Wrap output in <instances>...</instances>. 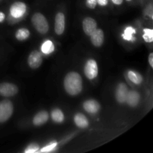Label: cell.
<instances>
[{"instance_id": "cb8c5ba5", "label": "cell", "mask_w": 153, "mask_h": 153, "mask_svg": "<svg viewBox=\"0 0 153 153\" xmlns=\"http://www.w3.org/2000/svg\"><path fill=\"white\" fill-rule=\"evenodd\" d=\"M87 7L91 9H94L97 5V0H86Z\"/></svg>"}, {"instance_id": "484cf974", "label": "cell", "mask_w": 153, "mask_h": 153, "mask_svg": "<svg viewBox=\"0 0 153 153\" xmlns=\"http://www.w3.org/2000/svg\"><path fill=\"white\" fill-rule=\"evenodd\" d=\"M149 63L150 67H153V53H150L149 55Z\"/></svg>"}, {"instance_id": "30bf717a", "label": "cell", "mask_w": 153, "mask_h": 153, "mask_svg": "<svg viewBox=\"0 0 153 153\" xmlns=\"http://www.w3.org/2000/svg\"><path fill=\"white\" fill-rule=\"evenodd\" d=\"M128 92V88H127L126 85L125 83H120L118 85L116 91V99L118 102H126Z\"/></svg>"}, {"instance_id": "f1b7e54d", "label": "cell", "mask_w": 153, "mask_h": 153, "mask_svg": "<svg viewBox=\"0 0 153 153\" xmlns=\"http://www.w3.org/2000/svg\"><path fill=\"white\" fill-rule=\"evenodd\" d=\"M127 1H132V0H126Z\"/></svg>"}, {"instance_id": "5b68a950", "label": "cell", "mask_w": 153, "mask_h": 153, "mask_svg": "<svg viewBox=\"0 0 153 153\" xmlns=\"http://www.w3.org/2000/svg\"><path fill=\"white\" fill-rule=\"evenodd\" d=\"M18 93V87L9 82H3L0 84V96L4 97H10Z\"/></svg>"}, {"instance_id": "9c48e42d", "label": "cell", "mask_w": 153, "mask_h": 153, "mask_svg": "<svg viewBox=\"0 0 153 153\" xmlns=\"http://www.w3.org/2000/svg\"><path fill=\"white\" fill-rule=\"evenodd\" d=\"M65 28V16L63 13L59 12L55 16V31L57 34L61 35L63 34Z\"/></svg>"}, {"instance_id": "7402d4cb", "label": "cell", "mask_w": 153, "mask_h": 153, "mask_svg": "<svg viewBox=\"0 0 153 153\" xmlns=\"http://www.w3.org/2000/svg\"><path fill=\"white\" fill-rule=\"evenodd\" d=\"M39 149V146L37 144V143H31V144L28 145L27 146V148L25 149V153H33L37 151H38Z\"/></svg>"}, {"instance_id": "e0dca14e", "label": "cell", "mask_w": 153, "mask_h": 153, "mask_svg": "<svg viewBox=\"0 0 153 153\" xmlns=\"http://www.w3.org/2000/svg\"><path fill=\"white\" fill-rule=\"evenodd\" d=\"M51 117L54 122L58 123H62L64 120V115L62 111L58 108H55L54 110H52V113H51Z\"/></svg>"}, {"instance_id": "4316f807", "label": "cell", "mask_w": 153, "mask_h": 153, "mask_svg": "<svg viewBox=\"0 0 153 153\" xmlns=\"http://www.w3.org/2000/svg\"><path fill=\"white\" fill-rule=\"evenodd\" d=\"M111 1L114 3V4L120 5V4H122L123 1V0H111Z\"/></svg>"}, {"instance_id": "8fae6325", "label": "cell", "mask_w": 153, "mask_h": 153, "mask_svg": "<svg viewBox=\"0 0 153 153\" xmlns=\"http://www.w3.org/2000/svg\"><path fill=\"white\" fill-rule=\"evenodd\" d=\"M90 37H91V43L97 47L101 46L104 42V32L102 29L97 28Z\"/></svg>"}, {"instance_id": "277c9868", "label": "cell", "mask_w": 153, "mask_h": 153, "mask_svg": "<svg viewBox=\"0 0 153 153\" xmlns=\"http://www.w3.org/2000/svg\"><path fill=\"white\" fill-rule=\"evenodd\" d=\"M84 72L88 79H94L98 75V66L95 60L89 59L85 65Z\"/></svg>"}, {"instance_id": "7a4b0ae2", "label": "cell", "mask_w": 153, "mask_h": 153, "mask_svg": "<svg viewBox=\"0 0 153 153\" xmlns=\"http://www.w3.org/2000/svg\"><path fill=\"white\" fill-rule=\"evenodd\" d=\"M32 25L40 34H46L49 31V26L44 16L40 13H35L31 17Z\"/></svg>"}, {"instance_id": "3957f363", "label": "cell", "mask_w": 153, "mask_h": 153, "mask_svg": "<svg viewBox=\"0 0 153 153\" xmlns=\"http://www.w3.org/2000/svg\"><path fill=\"white\" fill-rule=\"evenodd\" d=\"M13 112V105L10 100H4L0 102V123L8 120Z\"/></svg>"}, {"instance_id": "9a60e30c", "label": "cell", "mask_w": 153, "mask_h": 153, "mask_svg": "<svg viewBox=\"0 0 153 153\" xmlns=\"http://www.w3.org/2000/svg\"><path fill=\"white\" fill-rule=\"evenodd\" d=\"M74 122L78 127L82 128H87V127L88 126V125H89V122H88V118L86 117L85 115H84L83 114L81 113H79L75 115Z\"/></svg>"}, {"instance_id": "2e32d148", "label": "cell", "mask_w": 153, "mask_h": 153, "mask_svg": "<svg viewBox=\"0 0 153 153\" xmlns=\"http://www.w3.org/2000/svg\"><path fill=\"white\" fill-rule=\"evenodd\" d=\"M128 77L129 80L135 85H140L143 81L141 75L139 74L137 72L134 71V70H129L128 72Z\"/></svg>"}, {"instance_id": "d6986e66", "label": "cell", "mask_w": 153, "mask_h": 153, "mask_svg": "<svg viewBox=\"0 0 153 153\" xmlns=\"http://www.w3.org/2000/svg\"><path fill=\"white\" fill-rule=\"evenodd\" d=\"M42 52L45 54H49L51 52H52L55 49V46H54L53 43L50 40H47V41L44 42L42 46Z\"/></svg>"}, {"instance_id": "ba28073f", "label": "cell", "mask_w": 153, "mask_h": 153, "mask_svg": "<svg viewBox=\"0 0 153 153\" xmlns=\"http://www.w3.org/2000/svg\"><path fill=\"white\" fill-rule=\"evenodd\" d=\"M83 30L88 36H91L94 31L97 28V23L94 19L91 17H86L82 22Z\"/></svg>"}, {"instance_id": "d4e9b609", "label": "cell", "mask_w": 153, "mask_h": 153, "mask_svg": "<svg viewBox=\"0 0 153 153\" xmlns=\"http://www.w3.org/2000/svg\"><path fill=\"white\" fill-rule=\"evenodd\" d=\"M97 4H100V6H105L108 3V0H97Z\"/></svg>"}, {"instance_id": "603a6c76", "label": "cell", "mask_w": 153, "mask_h": 153, "mask_svg": "<svg viewBox=\"0 0 153 153\" xmlns=\"http://www.w3.org/2000/svg\"><path fill=\"white\" fill-rule=\"evenodd\" d=\"M56 145H57L56 142H54V143H50V144L48 145V146H45V147H43V149H42L41 150H40V152H51V151L53 150V149H55V146H56Z\"/></svg>"}, {"instance_id": "ffe728a7", "label": "cell", "mask_w": 153, "mask_h": 153, "mask_svg": "<svg viewBox=\"0 0 153 153\" xmlns=\"http://www.w3.org/2000/svg\"><path fill=\"white\" fill-rule=\"evenodd\" d=\"M144 31V34H143V38L146 42L151 43L153 40V31L152 29H149V28H145L143 30Z\"/></svg>"}, {"instance_id": "44dd1931", "label": "cell", "mask_w": 153, "mask_h": 153, "mask_svg": "<svg viewBox=\"0 0 153 153\" xmlns=\"http://www.w3.org/2000/svg\"><path fill=\"white\" fill-rule=\"evenodd\" d=\"M134 32H135V31H134L131 27H128V28L126 29L125 34H123V37L126 40H130L132 38V34Z\"/></svg>"}, {"instance_id": "4fadbf2b", "label": "cell", "mask_w": 153, "mask_h": 153, "mask_svg": "<svg viewBox=\"0 0 153 153\" xmlns=\"http://www.w3.org/2000/svg\"><path fill=\"white\" fill-rule=\"evenodd\" d=\"M140 94L134 91H130L128 92L126 98V102L131 107H135L140 102Z\"/></svg>"}, {"instance_id": "5bb4252c", "label": "cell", "mask_w": 153, "mask_h": 153, "mask_svg": "<svg viewBox=\"0 0 153 153\" xmlns=\"http://www.w3.org/2000/svg\"><path fill=\"white\" fill-rule=\"evenodd\" d=\"M48 120H49V114L46 111H41L34 117L33 123L34 126H41L47 122Z\"/></svg>"}, {"instance_id": "7c38bea8", "label": "cell", "mask_w": 153, "mask_h": 153, "mask_svg": "<svg viewBox=\"0 0 153 153\" xmlns=\"http://www.w3.org/2000/svg\"><path fill=\"white\" fill-rule=\"evenodd\" d=\"M84 109L90 114H96L100 109V105L97 101L94 100H87L83 104Z\"/></svg>"}, {"instance_id": "83f0119b", "label": "cell", "mask_w": 153, "mask_h": 153, "mask_svg": "<svg viewBox=\"0 0 153 153\" xmlns=\"http://www.w3.org/2000/svg\"><path fill=\"white\" fill-rule=\"evenodd\" d=\"M4 18H5V15H4L2 12H0V22H3Z\"/></svg>"}, {"instance_id": "ac0fdd59", "label": "cell", "mask_w": 153, "mask_h": 153, "mask_svg": "<svg viewBox=\"0 0 153 153\" xmlns=\"http://www.w3.org/2000/svg\"><path fill=\"white\" fill-rule=\"evenodd\" d=\"M30 35L29 30L25 28H21L16 31V34H15V37L18 40H25L27 38H28Z\"/></svg>"}, {"instance_id": "8992f818", "label": "cell", "mask_w": 153, "mask_h": 153, "mask_svg": "<svg viewBox=\"0 0 153 153\" xmlns=\"http://www.w3.org/2000/svg\"><path fill=\"white\" fill-rule=\"evenodd\" d=\"M26 11V4L22 1H16L10 6V13L13 18H19Z\"/></svg>"}, {"instance_id": "6da1fadb", "label": "cell", "mask_w": 153, "mask_h": 153, "mask_svg": "<svg viewBox=\"0 0 153 153\" xmlns=\"http://www.w3.org/2000/svg\"><path fill=\"white\" fill-rule=\"evenodd\" d=\"M64 86L68 94L71 96L78 95L82 91V77L76 72H70L65 76Z\"/></svg>"}, {"instance_id": "52a82bcc", "label": "cell", "mask_w": 153, "mask_h": 153, "mask_svg": "<svg viewBox=\"0 0 153 153\" xmlns=\"http://www.w3.org/2000/svg\"><path fill=\"white\" fill-rule=\"evenodd\" d=\"M43 62V57L38 51H33L28 58V64L32 69H37L40 67Z\"/></svg>"}]
</instances>
